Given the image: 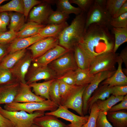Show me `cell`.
<instances>
[{"instance_id":"24","label":"cell","mask_w":127,"mask_h":127,"mask_svg":"<svg viewBox=\"0 0 127 127\" xmlns=\"http://www.w3.org/2000/svg\"><path fill=\"white\" fill-rule=\"evenodd\" d=\"M107 118L113 127H127V112L125 111L108 112Z\"/></svg>"},{"instance_id":"38","label":"cell","mask_w":127,"mask_h":127,"mask_svg":"<svg viewBox=\"0 0 127 127\" xmlns=\"http://www.w3.org/2000/svg\"><path fill=\"white\" fill-rule=\"evenodd\" d=\"M16 81L10 69L0 65V85Z\"/></svg>"},{"instance_id":"27","label":"cell","mask_w":127,"mask_h":127,"mask_svg":"<svg viewBox=\"0 0 127 127\" xmlns=\"http://www.w3.org/2000/svg\"><path fill=\"white\" fill-rule=\"evenodd\" d=\"M26 51L24 49L8 54L0 62V65L11 69L25 55Z\"/></svg>"},{"instance_id":"8","label":"cell","mask_w":127,"mask_h":127,"mask_svg":"<svg viewBox=\"0 0 127 127\" xmlns=\"http://www.w3.org/2000/svg\"><path fill=\"white\" fill-rule=\"evenodd\" d=\"M44 114L52 115L69 121L70 123L68 125V127H82L87 123L89 116L76 115L61 105L55 111L45 113Z\"/></svg>"},{"instance_id":"15","label":"cell","mask_w":127,"mask_h":127,"mask_svg":"<svg viewBox=\"0 0 127 127\" xmlns=\"http://www.w3.org/2000/svg\"><path fill=\"white\" fill-rule=\"evenodd\" d=\"M20 86V83L18 81L0 85V105L13 102Z\"/></svg>"},{"instance_id":"48","label":"cell","mask_w":127,"mask_h":127,"mask_svg":"<svg viewBox=\"0 0 127 127\" xmlns=\"http://www.w3.org/2000/svg\"><path fill=\"white\" fill-rule=\"evenodd\" d=\"M121 102L118 104L112 107L108 112H114L123 109H127V95L124 96Z\"/></svg>"},{"instance_id":"31","label":"cell","mask_w":127,"mask_h":127,"mask_svg":"<svg viewBox=\"0 0 127 127\" xmlns=\"http://www.w3.org/2000/svg\"><path fill=\"white\" fill-rule=\"evenodd\" d=\"M124 96H115L113 95L104 100H99L96 102L99 111L108 112L113 106L123 100Z\"/></svg>"},{"instance_id":"34","label":"cell","mask_w":127,"mask_h":127,"mask_svg":"<svg viewBox=\"0 0 127 127\" xmlns=\"http://www.w3.org/2000/svg\"><path fill=\"white\" fill-rule=\"evenodd\" d=\"M59 80L60 94L61 99V102L68 97L81 86L76 85H70Z\"/></svg>"},{"instance_id":"22","label":"cell","mask_w":127,"mask_h":127,"mask_svg":"<svg viewBox=\"0 0 127 127\" xmlns=\"http://www.w3.org/2000/svg\"><path fill=\"white\" fill-rule=\"evenodd\" d=\"M93 93L87 103V108L88 111L92 105L98 100H104L110 97L111 94V87H109L107 84L102 85L98 87Z\"/></svg>"},{"instance_id":"39","label":"cell","mask_w":127,"mask_h":127,"mask_svg":"<svg viewBox=\"0 0 127 127\" xmlns=\"http://www.w3.org/2000/svg\"><path fill=\"white\" fill-rule=\"evenodd\" d=\"M99 111L96 102L92 105L89 111L90 114L87 122L82 127H95L96 120Z\"/></svg>"},{"instance_id":"44","label":"cell","mask_w":127,"mask_h":127,"mask_svg":"<svg viewBox=\"0 0 127 127\" xmlns=\"http://www.w3.org/2000/svg\"><path fill=\"white\" fill-rule=\"evenodd\" d=\"M56 79L69 85H76L75 71L67 72L61 76L57 77Z\"/></svg>"},{"instance_id":"19","label":"cell","mask_w":127,"mask_h":127,"mask_svg":"<svg viewBox=\"0 0 127 127\" xmlns=\"http://www.w3.org/2000/svg\"><path fill=\"white\" fill-rule=\"evenodd\" d=\"M117 63L118 64L117 70L112 76L103 81L101 83L102 85L107 84L109 87L127 85V77L123 71L122 64L123 62L119 56Z\"/></svg>"},{"instance_id":"54","label":"cell","mask_w":127,"mask_h":127,"mask_svg":"<svg viewBox=\"0 0 127 127\" xmlns=\"http://www.w3.org/2000/svg\"><path fill=\"white\" fill-rule=\"evenodd\" d=\"M31 127H40L38 126L35 124H33L32 125Z\"/></svg>"},{"instance_id":"2","label":"cell","mask_w":127,"mask_h":127,"mask_svg":"<svg viewBox=\"0 0 127 127\" xmlns=\"http://www.w3.org/2000/svg\"><path fill=\"white\" fill-rule=\"evenodd\" d=\"M85 13L82 12L76 15L70 25L62 32L58 37L59 45L69 51H73L74 46L80 40L84 33Z\"/></svg>"},{"instance_id":"11","label":"cell","mask_w":127,"mask_h":127,"mask_svg":"<svg viewBox=\"0 0 127 127\" xmlns=\"http://www.w3.org/2000/svg\"><path fill=\"white\" fill-rule=\"evenodd\" d=\"M34 60L32 54L26 52L25 55L10 69L13 76L20 83H26V75L32 62Z\"/></svg>"},{"instance_id":"53","label":"cell","mask_w":127,"mask_h":127,"mask_svg":"<svg viewBox=\"0 0 127 127\" xmlns=\"http://www.w3.org/2000/svg\"><path fill=\"white\" fill-rule=\"evenodd\" d=\"M107 0H95L94 2L97 4L101 7L105 9Z\"/></svg>"},{"instance_id":"42","label":"cell","mask_w":127,"mask_h":127,"mask_svg":"<svg viewBox=\"0 0 127 127\" xmlns=\"http://www.w3.org/2000/svg\"><path fill=\"white\" fill-rule=\"evenodd\" d=\"M107 113L105 111H99L95 127H113L107 119Z\"/></svg>"},{"instance_id":"1","label":"cell","mask_w":127,"mask_h":127,"mask_svg":"<svg viewBox=\"0 0 127 127\" xmlns=\"http://www.w3.org/2000/svg\"><path fill=\"white\" fill-rule=\"evenodd\" d=\"M114 43V35L108 27L94 24L85 29L82 37L77 44L92 62L97 56L113 52Z\"/></svg>"},{"instance_id":"23","label":"cell","mask_w":127,"mask_h":127,"mask_svg":"<svg viewBox=\"0 0 127 127\" xmlns=\"http://www.w3.org/2000/svg\"><path fill=\"white\" fill-rule=\"evenodd\" d=\"M68 25L66 21L60 24H48L41 30L38 34L45 38L53 37L58 38L61 33Z\"/></svg>"},{"instance_id":"43","label":"cell","mask_w":127,"mask_h":127,"mask_svg":"<svg viewBox=\"0 0 127 127\" xmlns=\"http://www.w3.org/2000/svg\"><path fill=\"white\" fill-rule=\"evenodd\" d=\"M71 3L77 4L82 11L85 12H87L94 3L93 0H70Z\"/></svg>"},{"instance_id":"46","label":"cell","mask_w":127,"mask_h":127,"mask_svg":"<svg viewBox=\"0 0 127 127\" xmlns=\"http://www.w3.org/2000/svg\"><path fill=\"white\" fill-rule=\"evenodd\" d=\"M1 20L0 25V33L7 31V26L8 24L10 19L9 15L7 12L0 13Z\"/></svg>"},{"instance_id":"51","label":"cell","mask_w":127,"mask_h":127,"mask_svg":"<svg viewBox=\"0 0 127 127\" xmlns=\"http://www.w3.org/2000/svg\"><path fill=\"white\" fill-rule=\"evenodd\" d=\"M119 56L124 63L126 68L127 67V48L126 47L121 51Z\"/></svg>"},{"instance_id":"3","label":"cell","mask_w":127,"mask_h":127,"mask_svg":"<svg viewBox=\"0 0 127 127\" xmlns=\"http://www.w3.org/2000/svg\"><path fill=\"white\" fill-rule=\"evenodd\" d=\"M58 106L50 100H45L41 102H36L26 103L13 102L5 104L4 109L9 111H24L29 114L36 111L45 112L54 111L57 109Z\"/></svg>"},{"instance_id":"29","label":"cell","mask_w":127,"mask_h":127,"mask_svg":"<svg viewBox=\"0 0 127 127\" xmlns=\"http://www.w3.org/2000/svg\"><path fill=\"white\" fill-rule=\"evenodd\" d=\"M112 31L115 39L113 52L115 53L121 44L127 41V27H113Z\"/></svg>"},{"instance_id":"13","label":"cell","mask_w":127,"mask_h":127,"mask_svg":"<svg viewBox=\"0 0 127 127\" xmlns=\"http://www.w3.org/2000/svg\"><path fill=\"white\" fill-rule=\"evenodd\" d=\"M87 85L81 86L68 97L61 102V105L68 109L74 110L80 116H84L83 112V95Z\"/></svg>"},{"instance_id":"16","label":"cell","mask_w":127,"mask_h":127,"mask_svg":"<svg viewBox=\"0 0 127 127\" xmlns=\"http://www.w3.org/2000/svg\"><path fill=\"white\" fill-rule=\"evenodd\" d=\"M69 51L58 45L40 57L34 59V63L41 66H46Z\"/></svg>"},{"instance_id":"33","label":"cell","mask_w":127,"mask_h":127,"mask_svg":"<svg viewBox=\"0 0 127 127\" xmlns=\"http://www.w3.org/2000/svg\"><path fill=\"white\" fill-rule=\"evenodd\" d=\"M14 11L24 14V5L23 0H12L0 6V13Z\"/></svg>"},{"instance_id":"18","label":"cell","mask_w":127,"mask_h":127,"mask_svg":"<svg viewBox=\"0 0 127 127\" xmlns=\"http://www.w3.org/2000/svg\"><path fill=\"white\" fill-rule=\"evenodd\" d=\"M46 38L41 36L38 34L30 37L16 39L9 44L8 53L26 49L36 42Z\"/></svg>"},{"instance_id":"28","label":"cell","mask_w":127,"mask_h":127,"mask_svg":"<svg viewBox=\"0 0 127 127\" xmlns=\"http://www.w3.org/2000/svg\"><path fill=\"white\" fill-rule=\"evenodd\" d=\"M8 14L10 20L8 26L9 30H13L16 32H18L25 24L24 15L16 12H10Z\"/></svg>"},{"instance_id":"41","label":"cell","mask_w":127,"mask_h":127,"mask_svg":"<svg viewBox=\"0 0 127 127\" xmlns=\"http://www.w3.org/2000/svg\"><path fill=\"white\" fill-rule=\"evenodd\" d=\"M17 38L16 32L10 30L0 33V44H10Z\"/></svg>"},{"instance_id":"37","label":"cell","mask_w":127,"mask_h":127,"mask_svg":"<svg viewBox=\"0 0 127 127\" xmlns=\"http://www.w3.org/2000/svg\"><path fill=\"white\" fill-rule=\"evenodd\" d=\"M127 0H107L106 9L111 17H114L121 7Z\"/></svg>"},{"instance_id":"5","label":"cell","mask_w":127,"mask_h":127,"mask_svg":"<svg viewBox=\"0 0 127 127\" xmlns=\"http://www.w3.org/2000/svg\"><path fill=\"white\" fill-rule=\"evenodd\" d=\"M119 54L113 52L105 53L95 58L88 69L91 75L105 71H115V66L117 62Z\"/></svg>"},{"instance_id":"49","label":"cell","mask_w":127,"mask_h":127,"mask_svg":"<svg viewBox=\"0 0 127 127\" xmlns=\"http://www.w3.org/2000/svg\"><path fill=\"white\" fill-rule=\"evenodd\" d=\"M9 44H0V62L8 54V48Z\"/></svg>"},{"instance_id":"12","label":"cell","mask_w":127,"mask_h":127,"mask_svg":"<svg viewBox=\"0 0 127 127\" xmlns=\"http://www.w3.org/2000/svg\"><path fill=\"white\" fill-rule=\"evenodd\" d=\"M57 38L49 37L38 41L27 48L31 51L34 60L42 56L59 44Z\"/></svg>"},{"instance_id":"55","label":"cell","mask_w":127,"mask_h":127,"mask_svg":"<svg viewBox=\"0 0 127 127\" xmlns=\"http://www.w3.org/2000/svg\"><path fill=\"white\" fill-rule=\"evenodd\" d=\"M7 1L6 0H0V5L2 3L4 2V1Z\"/></svg>"},{"instance_id":"14","label":"cell","mask_w":127,"mask_h":127,"mask_svg":"<svg viewBox=\"0 0 127 127\" xmlns=\"http://www.w3.org/2000/svg\"><path fill=\"white\" fill-rule=\"evenodd\" d=\"M33 8L29 15L30 21L43 24L47 23L48 18L53 11L51 4L47 1Z\"/></svg>"},{"instance_id":"26","label":"cell","mask_w":127,"mask_h":127,"mask_svg":"<svg viewBox=\"0 0 127 127\" xmlns=\"http://www.w3.org/2000/svg\"><path fill=\"white\" fill-rule=\"evenodd\" d=\"M73 51L75 61L78 68L82 69H89L91 61L77 45H75Z\"/></svg>"},{"instance_id":"10","label":"cell","mask_w":127,"mask_h":127,"mask_svg":"<svg viewBox=\"0 0 127 127\" xmlns=\"http://www.w3.org/2000/svg\"><path fill=\"white\" fill-rule=\"evenodd\" d=\"M28 73L26 83L28 85L42 79L47 81L57 78L55 73L48 66L40 65L35 63Z\"/></svg>"},{"instance_id":"47","label":"cell","mask_w":127,"mask_h":127,"mask_svg":"<svg viewBox=\"0 0 127 127\" xmlns=\"http://www.w3.org/2000/svg\"><path fill=\"white\" fill-rule=\"evenodd\" d=\"M127 85L116 86L111 87V94L115 96L127 95Z\"/></svg>"},{"instance_id":"20","label":"cell","mask_w":127,"mask_h":127,"mask_svg":"<svg viewBox=\"0 0 127 127\" xmlns=\"http://www.w3.org/2000/svg\"><path fill=\"white\" fill-rule=\"evenodd\" d=\"M46 26L36 22L29 21L25 24L16 34V39L32 36L38 34Z\"/></svg>"},{"instance_id":"7","label":"cell","mask_w":127,"mask_h":127,"mask_svg":"<svg viewBox=\"0 0 127 127\" xmlns=\"http://www.w3.org/2000/svg\"><path fill=\"white\" fill-rule=\"evenodd\" d=\"M111 16L106 10L94 2L86 15L85 29L94 24L109 27Z\"/></svg>"},{"instance_id":"25","label":"cell","mask_w":127,"mask_h":127,"mask_svg":"<svg viewBox=\"0 0 127 127\" xmlns=\"http://www.w3.org/2000/svg\"><path fill=\"white\" fill-rule=\"evenodd\" d=\"M56 79H54L42 82L32 83L28 84L32 88L36 95L48 100H50L49 96L50 87L52 82Z\"/></svg>"},{"instance_id":"40","label":"cell","mask_w":127,"mask_h":127,"mask_svg":"<svg viewBox=\"0 0 127 127\" xmlns=\"http://www.w3.org/2000/svg\"><path fill=\"white\" fill-rule=\"evenodd\" d=\"M110 25L113 27H127V12L116 17H111Z\"/></svg>"},{"instance_id":"52","label":"cell","mask_w":127,"mask_h":127,"mask_svg":"<svg viewBox=\"0 0 127 127\" xmlns=\"http://www.w3.org/2000/svg\"><path fill=\"white\" fill-rule=\"evenodd\" d=\"M126 12H127V1L121 7L116 14L114 17H116Z\"/></svg>"},{"instance_id":"35","label":"cell","mask_w":127,"mask_h":127,"mask_svg":"<svg viewBox=\"0 0 127 127\" xmlns=\"http://www.w3.org/2000/svg\"><path fill=\"white\" fill-rule=\"evenodd\" d=\"M49 96L50 99L59 106L61 105V99L59 89V81L56 79L50 85Z\"/></svg>"},{"instance_id":"36","label":"cell","mask_w":127,"mask_h":127,"mask_svg":"<svg viewBox=\"0 0 127 127\" xmlns=\"http://www.w3.org/2000/svg\"><path fill=\"white\" fill-rule=\"evenodd\" d=\"M69 15L58 9L53 11L49 16L48 24H60L66 21L69 18Z\"/></svg>"},{"instance_id":"9","label":"cell","mask_w":127,"mask_h":127,"mask_svg":"<svg viewBox=\"0 0 127 127\" xmlns=\"http://www.w3.org/2000/svg\"><path fill=\"white\" fill-rule=\"evenodd\" d=\"M115 71H105L99 72L95 75L94 77L85 88L83 95V112L84 115L87 113V101L92 94L97 88L100 83L111 77Z\"/></svg>"},{"instance_id":"6","label":"cell","mask_w":127,"mask_h":127,"mask_svg":"<svg viewBox=\"0 0 127 127\" xmlns=\"http://www.w3.org/2000/svg\"><path fill=\"white\" fill-rule=\"evenodd\" d=\"M50 63L51 68L55 73L57 78L78 68L73 51H69Z\"/></svg>"},{"instance_id":"17","label":"cell","mask_w":127,"mask_h":127,"mask_svg":"<svg viewBox=\"0 0 127 127\" xmlns=\"http://www.w3.org/2000/svg\"><path fill=\"white\" fill-rule=\"evenodd\" d=\"M20 88L14 102L19 103H26L41 102L45 99L36 95L32 91L29 86L25 83H20Z\"/></svg>"},{"instance_id":"50","label":"cell","mask_w":127,"mask_h":127,"mask_svg":"<svg viewBox=\"0 0 127 127\" xmlns=\"http://www.w3.org/2000/svg\"><path fill=\"white\" fill-rule=\"evenodd\" d=\"M0 127H15L9 120L2 116L0 113Z\"/></svg>"},{"instance_id":"4","label":"cell","mask_w":127,"mask_h":127,"mask_svg":"<svg viewBox=\"0 0 127 127\" xmlns=\"http://www.w3.org/2000/svg\"><path fill=\"white\" fill-rule=\"evenodd\" d=\"M45 112L36 111L29 114L23 111H9L3 108L0 105V113L10 121L15 127H31L34 119L45 114Z\"/></svg>"},{"instance_id":"32","label":"cell","mask_w":127,"mask_h":127,"mask_svg":"<svg viewBox=\"0 0 127 127\" xmlns=\"http://www.w3.org/2000/svg\"><path fill=\"white\" fill-rule=\"evenodd\" d=\"M57 9L69 15L73 13L77 15L82 12L79 7L72 6L68 0H58L56 1Z\"/></svg>"},{"instance_id":"45","label":"cell","mask_w":127,"mask_h":127,"mask_svg":"<svg viewBox=\"0 0 127 127\" xmlns=\"http://www.w3.org/2000/svg\"><path fill=\"white\" fill-rule=\"evenodd\" d=\"M24 5V15L25 20H27L29 12L31 9L36 5L41 3V1L37 0H23Z\"/></svg>"},{"instance_id":"30","label":"cell","mask_w":127,"mask_h":127,"mask_svg":"<svg viewBox=\"0 0 127 127\" xmlns=\"http://www.w3.org/2000/svg\"><path fill=\"white\" fill-rule=\"evenodd\" d=\"M76 85L83 86L89 84L94 79L95 75H90L88 69L78 68L75 71Z\"/></svg>"},{"instance_id":"21","label":"cell","mask_w":127,"mask_h":127,"mask_svg":"<svg viewBox=\"0 0 127 127\" xmlns=\"http://www.w3.org/2000/svg\"><path fill=\"white\" fill-rule=\"evenodd\" d=\"M51 115H44L35 118L33 124L40 127H68V125Z\"/></svg>"}]
</instances>
